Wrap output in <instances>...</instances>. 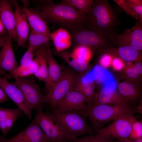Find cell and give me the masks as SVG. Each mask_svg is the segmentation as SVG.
Listing matches in <instances>:
<instances>
[{
	"mask_svg": "<svg viewBox=\"0 0 142 142\" xmlns=\"http://www.w3.org/2000/svg\"><path fill=\"white\" fill-rule=\"evenodd\" d=\"M21 6L26 15L30 30L43 34L50 38L51 32L47 23L38 12L34 8Z\"/></svg>",
	"mask_w": 142,
	"mask_h": 142,
	"instance_id": "ac0fdd59",
	"label": "cell"
},
{
	"mask_svg": "<svg viewBox=\"0 0 142 142\" xmlns=\"http://www.w3.org/2000/svg\"><path fill=\"white\" fill-rule=\"evenodd\" d=\"M131 28L120 33H115L108 37L110 43L118 47L130 46L142 53V20L139 19Z\"/></svg>",
	"mask_w": 142,
	"mask_h": 142,
	"instance_id": "52a82bcc",
	"label": "cell"
},
{
	"mask_svg": "<svg viewBox=\"0 0 142 142\" xmlns=\"http://www.w3.org/2000/svg\"><path fill=\"white\" fill-rule=\"evenodd\" d=\"M4 139H3V140H0V142H3V140H4Z\"/></svg>",
	"mask_w": 142,
	"mask_h": 142,
	"instance_id": "bcb514c9",
	"label": "cell"
},
{
	"mask_svg": "<svg viewBox=\"0 0 142 142\" xmlns=\"http://www.w3.org/2000/svg\"><path fill=\"white\" fill-rule=\"evenodd\" d=\"M112 1L118 5L128 15L136 19H140L139 17L130 9L126 4L125 0H113Z\"/></svg>",
	"mask_w": 142,
	"mask_h": 142,
	"instance_id": "e575fe53",
	"label": "cell"
},
{
	"mask_svg": "<svg viewBox=\"0 0 142 142\" xmlns=\"http://www.w3.org/2000/svg\"><path fill=\"white\" fill-rule=\"evenodd\" d=\"M39 66L35 58L29 64L26 66L19 65L12 72L6 74L5 78L7 79L18 78H26L31 75H34L38 71Z\"/></svg>",
	"mask_w": 142,
	"mask_h": 142,
	"instance_id": "4316f807",
	"label": "cell"
},
{
	"mask_svg": "<svg viewBox=\"0 0 142 142\" xmlns=\"http://www.w3.org/2000/svg\"><path fill=\"white\" fill-rule=\"evenodd\" d=\"M50 37L57 52L64 51L71 45L72 41L71 35L63 28L61 27L51 32Z\"/></svg>",
	"mask_w": 142,
	"mask_h": 142,
	"instance_id": "603a6c76",
	"label": "cell"
},
{
	"mask_svg": "<svg viewBox=\"0 0 142 142\" xmlns=\"http://www.w3.org/2000/svg\"><path fill=\"white\" fill-rule=\"evenodd\" d=\"M50 39L42 33L30 30L28 42V48L34 51L38 47L43 45H47Z\"/></svg>",
	"mask_w": 142,
	"mask_h": 142,
	"instance_id": "83f0119b",
	"label": "cell"
},
{
	"mask_svg": "<svg viewBox=\"0 0 142 142\" xmlns=\"http://www.w3.org/2000/svg\"><path fill=\"white\" fill-rule=\"evenodd\" d=\"M142 74V64L140 61L128 67L124 71V75L121 78L129 80L139 82Z\"/></svg>",
	"mask_w": 142,
	"mask_h": 142,
	"instance_id": "f1b7e54d",
	"label": "cell"
},
{
	"mask_svg": "<svg viewBox=\"0 0 142 142\" xmlns=\"http://www.w3.org/2000/svg\"><path fill=\"white\" fill-rule=\"evenodd\" d=\"M111 64L113 68L117 71L121 70L124 67L123 60L117 57H114L112 59Z\"/></svg>",
	"mask_w": 142,
	"mask_h": 142,
	"instance_id": "74e56055",
	"label": "cell"
},
{
	"mask_svg": "<svg viewBox=\"0 0 142 142\" xmlns=\"http://www.w3.org/2000/svg\"><path fill=\"white\" fill-rule=\"evenodd\" d=\"M95 85L94 81L83 82L78 77L74 86V88L83 95L88 106L92 105L96 94Z\"/></svg>",
	"mask_w": 142,
	"mask_h": 142,
	"instance_id": "d4e9b609",
	"label": "cell"
},
{
	"mask_svg": "<svg viewBox=\"0 0 142 142\" xmlns=\"http://www.w3.org/2000/svg\"><path fill=\"white\" fill-rule=\"evenodd\" d=\"M5 42V37L0 36V48H2Z\"/></svg>",
	"mask_w": 142,
	"mask_h": 142,
	"instance_id": "b9f144b4",
	"label": "cell"
},
{
	"mask_svg": "<svg viewBox=\"0 0 142 142\" xmlns=\"http://www.w3.org/2000/svg\"><path fill=\"white\" fill-rule=\"evenodd\" d=\"M89 72L95 84L102 87L116 83L110 73L99 65H95Z\"/></svg>",
	"mask_w": 142,
	"mask_h": 142,
	"instance_id": "cb8c5ba5",
	"label": "cell"
},
{
	"mask_svg": "<svg viewBox=\"0 0 142 142\" xmlns=\"http://www.w3.org/2000/svg\"><path fill=\"white\" fill-rule=\"evenodd\" d=\"M34 52L32 50L28 48L21 59L20 65L26 66L30 64L34 59Z\"/></svg>",
	"mask_w": 142,
	"mask_h": 142,
	"instance_id": "d590c367",
	"label": "cell"
},
{
	"mask_svg": "<svg viewBox=\"0 0 142 142\" xmlns=\"http://www.w3.org/2000/svg\"><path fill=\"white\" fill-rule=\"evenodd\" d=\"M23 113L18 107L9 109L0 107V130L3 137L5 138L17 119L22 116Z\"/></svg>",
	"mask_w": 142,
	"mask_h": 142,
	"instance_id": "ffe728a7",
	"label": "cell"
},
{
	"mask_svg": "<svg viewBox=\"0 0 142 142\" xmlns=\"http://www.w3.org/2000/svg\"><path fill=\"white\" fill-rule=\"evenodd\" d=\"M0 87L29 118H32L31 111L23 93L14 83L8 82L0 76Z\"/></svg>",
	"mask_w": 142,
	"mask_h": 142,
	"instance_id": "7c38bea8",
	"label": "cell"
},
{
	"mask_svg": "<svg viewBox=\"0 0 142 142\" xmlns=\"http://www.w3.org/2000/svg\"><path fill=\"white\" fill-rule=\"evenodd\" d=\"M138 83L121 78L116 84V89L128 103L134 102L141 96V90Z\"/></svg>",
	"mask_w": 142,
	"mask_h": 142,
	"instance_id": "d6986e66",
	"label": "cell"
},
{
	"mask_svg": "<svg viewBox=\"0 0 142 142\" xmlns=\"http://www.w3.org/2000/svg\"><path fill=\"white\" fill-rule=\"evenodd\" d=\"M129 138L135 140L142 139V122L136 119L132 123Z\"/></svg>",
	"mask_w": 142,
	"mask_h": 142,
	"instance_id": "d6a6232c",
	"label": "cell"
},
{
	"mask_svg": "<svg viewBox=\"0 0 142 142\" xmlns=\"http://www.w3.org/2000/svg\"><path fill=\"white\" fill-rule=\"evenodd\" d=\"M46 46L48 51V70L47 78L45 83L44 89L45 94L59 79L62 73L60 66L52 55L49 45Z\"/></svg>",
	"mask_w": 142,
	"mask_h": 142,
	"instance_id": "44dd1931",
	"label": "cell"
},
{
	"mask_svg": "<svg viewBox=\"0 0 142 142\" xmlns=\"http://www.w3.org/2000/svg\"><path fill=\"white\" fill-rule=\"evenodd\" d=\"M13 5L10 1H0V20L7 31L8 35L17 42L16 29V19Z\"/></svg>",
	"mask_w": 142,
	"mask_h": 142,
	"instance_id": "2e32d148",
	"label": "cell"
},
{
	"mask_svg": "<svg viewBox=\"0 0 142 142\" xmlns=\"http://www.w3.org/2000/svg\"><path fill=\"white\" fill-rule=\"evenodd\" d=\"M57 54L72 68L81 74L87 72L90 68L88 62L78 60L73 57L71 53L64 51L58 52Z\"/></svg>",
	"mask_w": 142,
	"mask_h": 142,
	"instance_id": "484cf974",
	"label": "cell"
},
{
	"mask_svg": "<svg viewBox=\"0 0 142 142\" xmlns=\"http://www.w3.org/2000/svg\"><path fill=\"white\" fill-rule=\"evenodd\" d=\"M3 71L1 70L0 69V75H2L3 74Z\"/></svg>",
	"mask_w": 142,
	"mask_h": 142,
	"instance_id": "f6af8a7d",
	"label": "cell"
},
{
	"mask_svg": "<svg viewBox=\"0 0 142 142\" xmlns=\"http://www.w3.org/2000/svg\"><path fill=\"white\" fill-rule=\"evenodd\" d=\"M88 107L83 95L73 88L58 103L54 111H75L80 112L85 116Z\"/></svg>",
	"mask_w": 142,
	"mask_h": 142,
	"instance_id": "8fae6325",
	"label": "cell"
},
{
	"mask_svg": "<svg viewBox=\"0 0 142 142\" xmlns=\"http://www.w3.org/2000/svg\"><path fill=\"white\" fill-rule=\"evenodd\" d=\"M125 1L131 11L142 20V0H125Z\"/></svg>",
	"mask_w": 142,
	"mask_h": 142,
	"instance_id": "836d02e7",
	"label": "cell"
},
{
	"mask_svg": "<svg viewBox=\"0 0 142 142\" xmlns=\"http://www.w3.org/2000/svg\"><path fill=\"white\" fill-rule=\"evenodd\" d=\"M112 59V56L107 54H103L99 60V63L101 66L104 68L109 67L111 64Z\"/></svg>",
	"mask_w": 142,
	"mask_h": 142,
	"instance_id": "8d00e7d4",
	"label": "cell"
},
{
	"mask_svg": "<svg viewBox=\"0 0 142 142\" xmlns=\"http://www.w3.org/2000/svg\"><path fill=\"white\" fill-rule=\"evenodd\" d=\"M29 1H23L22 2H23V3L24 4V5H25V7H28L27 6H28V4H29Z\"/></svg>",
	"mask_w": 142,
	"mask_h": 142,
	"instance_id": "7bdbcfd3",
	"label": "cell"
},
{
	"mask_svg": "<svg viewBox=\"0 0 142 142\" xmlns=\"http://www.w3.org/2000/svg\"><path fill=\"white\" fill-rule=\"evenodd\" d=\"M34 53L39 68L34 75L39 80L45 83L47 78L48 70V51L46 45H43L38 47L35 50Z\"/></svg>",
	"mask_w": 142,
	"mask_h": 142,
	"instance_id": "7402d4cb",
	"label": "cell"
},
{
	"mask_svg": "<svg viewBox=\"0 0 142 142\" xmlns=\"http://www.w3.org/2000/svg\"><path fill=\"white\" fill-rule=\"evenodd\" d=\"M119 21L116 11L108 1L95 0L86 16L84 27L108 37L116 33Z\"/></svg>",
	"mask_w": 142,
	"mask_h": 142,
	"instance_id": "7a4b0ae2",
	"label": "cell"
},
{
	"mask_svg": "<svg viewBox=\"0 0 142 142\" xmlns=\"http://www.w3.org/2000/svg\"><path fill=\"white\" fill-rule=\"evenodd\" d=\"M113 139L105 134L97 133L77 138L72 142H114Z\"/></svg>",
	"mask_w": 142,
	"mask_h": 142,
	"instance_id": "1f68e13d",
	"label": "cell"
},
{
	"mask_svg": "<svg viewBox=\"0 0 142 142\" xmlns=\"http://www.w3.org/2000/svg\"><path fill=\"white\" fill-rule=\"evenodd\" d=\"M134 113H127L117 117L110 124L97 131V133L118 140L129 138L132 123L136 119L133 116Z\"/></svg>",
	"mask_w": 142,
	"mask_h": 142,
	"instance_id": "ba28073f",
	"label": "cell"
},
{
	"mask_svg": "<svg viewBox=\"0 0 142 142\" xmlns=\"http://www.w3.org/2000/svg\"><path fill=\"white\" fill-rule=\"evenodd\" d=\"M8 34L7 31L0 20V36L5 37Z\"/></svg>",
	"mask_w": 142,
	"mask_h": 142,
	"instance_id": "ab89813d",
	"label": "cell"
},
{
	"mask_svg": "<svg viewBox=\"0 0 142 142\" xmlns=\"http://www.w3.org/2000/svg\"><path fill=\"white\" fill-rule=\"evenodd\" d=\"M93 0H64L62 1L76 9L82 15L86 16L92 6Z\"/></svg>",
	"mask_w": 142,
	"mask_h": 142,
	"instance_id": "f546056e",
	"label": "cell"
},
{
	"mask_svg": "<svg viewBox=\"0 0 142 142\" xmlns=\"http://www.w3.org/2000/svg\"><path fill=\"white\" fill-rule=\"evenodd\" d=\"M44 113L59 126L69 142L74 141L79 136L93 135L92 127L80 112L70 111Z\"/></svg>",
	"mask_w": 142,
	"mask_h": 142,
	"instance_id": "3957f363",
	"label": "cell"
},
{
	"mask_svg": "<svg viewBox=\"0 0 142 142\" xmlns=\"http://www.w3.org/2000/svg\"><path fill=\"white\" fill-rule=\"evenodd\" d=\"M14 8L17 47L24 46L28 40L29 26L26 15L16 1H11Z\"/></svg>",
	"mask_w": 142,
	"mask_h": 142,
	"instance_id": "5bb4252c",
	"label": "cell"
},
{
	"mask_svg": "<svg viewBox=\"0 0 142 142\" xmlns=\"http://www.w3.org/2000/svg\"><path fill=\"white\" fill-rule=\"evenodd\" d=\"M72 41L77 45L98 49L110 47L108 37L100 32L84 27L71 33Z\"/></svg>",
	"mask_w": 142,
	"mask_h": 142,
	"instance_id": "8992f818",
	"label": "cell"
},
{
	"mask_svg": "<svg viewBox=\"0 0 142 142\" xmlns=\"http://www.w3.org/2000/svg\"><path fill=\"white\" fill-rule=\"evenodd\" d=\"M4 138L3 137V136H1L0 135V140H3L4 139V138Z\"/></svg>",
	"mask_w": 142,
	"mask_h": 142,
	"instance_id": "ee69618b",
	"label": "cell"
},
{
	"mask_svg": "<svg viewBox=\"0 0 142 142\" xmlns=\"http://www.w3.org/2000/svg\"><path fill=\"white\" fill-rule=\"evenodd\" d=\"M51 142L67 141L64 134L59 126L42 110L37 111L34 119Z\"/></svg>",
	"mask_w": 142,
	"mask_h": 142,
	"instance_id": "30bf717a",
	"label": "cell"
},
{
	"mask_svg": "<svg viewBox=\"0 0 142 142\" xmlns=\"http://www.w3.org/2000/svg\"><path fill=\"white\" fill-rule=\"evenodd\" d=\"M117 142H142V139L133 140L130 139L129 138L120 140H118Z\"/></svg>",
	"mask_w": 142,
	"mask_h": 142,
	"instance_id": "60d3db41",
	"label": "cell"
},
{
	"mask_svg": "<svg viewBox=\"0 0 142 142\" xmlns=\"http://www.w3.org/2000/svg\"><path fill=\"white\" fill-rule=\"evenodd\" d=\"M14 83L21 90L31 110H42L44 96L39 86L26 78L14 79Z\"/></svg>",
	"mask_w": 142,
	"mask_h": 142,
	"instance_id": "9c48e42d",
	"label": "cell"
},
{
	"mask_svg": "<svg viewBox=\"0 0 142 142\" xmlns=\"http://www.w3.org/2000/svg\"><path fill=\"white\" fill-rule=\"evenodd\" d=\"M34 8L47 23L58 25L70 33L84 27L86 16L62 1L58 3L45 1Z\"/></svg>",
	"mask_w": 142,
	"mask_h": 142,
	"instance_id": "6da1fadb",
	"label": "cell"
},
{
	"mask_svg": "<svg viewBox=\"0 0 142 142\" xmlns=\"http://www.w3.org/2000/svg\"><path fill=\"white\" fill-rule=\"evenodd\" d=\"M100 104L119 105L128 104V102L118 92L115 84L103 86L96 93L92 105Z\"/></svg>",
	"mask_w": 142,
	"mask_h": 142,
	"instance_id": "9a60e30c",
	"label": "cell"
},
{
	"mask_svg": "<svg viewBox=\"0 0 142 142\" xmlns=\"http://www.w3.org/2000/svg\"><path fill=\"white\" fill-rule=\"evenodd\" d=\"M3 142H51L34 119L26 128Z\"/></svg>",
	"mask_w": 142,
	"mask_h": 142,
	"instance_id": "4fadbf2b",
	"label": "cell"
},
{
	"mask_svg": "<svg viewBox=\"0 0 142 142\" xmlns=\"http://www.w3.org/2000/svg\"><path fill=\"white\" fill-rule=\"evenodd\" d=\"M91 49L85 46L77 45L71 53L73 57L78 60L88 62L92 56Z\"/></svg>",
	"mask_w": 142,
	"mask_h": 142,
	"instance_id": "4dcf8cb0",
	"label": "cell"
},
{
	"mask_svg": "<svg viewBox=\"0 0 142 142\" xmlns=\"http://www.w3.org/2000/svg\"><path fill=\"white\" fill-rule=\"evenodd\" d=\"M78 78L70 70H65L62 72L59 79L53 85L49 92L44 95L43 98L44 103L50 104L53 111H54L58 103L73 88Z\"/></svg>",
	"mask_w": 142,
	"mask_h": 142,
	"instance_id": "5b68a950",
	"label": "cell"
},
{
	"mask_svg": "<svg viewBox=\"0 0 142 142\" xmlns=\"http://www.w3.org/2000/svg\"><path fill=\"white\" fill-rule=\"evenodd\" d=\"M9 100L8 97L0 87V103H3Z\"/></svg>",
	"mask_w": 142,
	"mask_h": 142,
	"instance_id": "f35d334b",
	"label": "cell"
},
{
	"mask_svg": "<svg viewBox=\"0 0 142 142\" xmlns=\"http://www.w3.org/2000/svg\"><path fill=\"white\" fill-rule=\"evenodd\" d=\"M5 42L0 51V69L11 73L18 65L13 49L12 38L8 35L5 37Z\"/></svg>",
	"mask_w": 142,
	"mask_h": 142,
	"instance_id": "e0dca14e",
	"label": "cell"
},
{
	"mask_svg": "<svg viewBox=\"0 0 142 142\" xmlns=\"http://www.w3.org/2000/svg\"><path fill=\"white\" fill-rule=\"evenodd\" d=\"M67 142V141H62V142Z\"/></svg>",
	"mask_w": 142,
	"mask_h": 142,
	"instance_id": "7dc6e473",
	"label": "cell"
},
{
	"mask_svg": "<svg viewBox=\"0 0 142 142\" xmlns=\"http://www.w3.org/2000/svg\"><path fill=\"white\" fill-rule=\"evenodd\" d=\"M137 111L129 104H100L88 106L84 115L89 119L93 130L97 131L108 122L123 114Z\"/></svg>",
	"mask_w": 142,
	"mask_h": 142,
	"instance_id": "277c9868",
	"label": "cell"
}]
</instances>
